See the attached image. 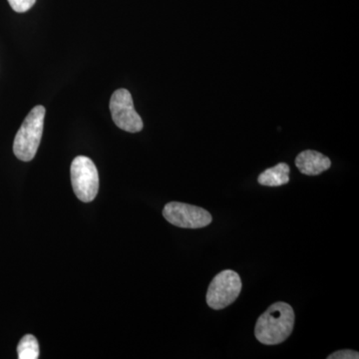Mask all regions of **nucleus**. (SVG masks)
I'll return each mask as SVG.
<instances>
[{"label": "nucleus", "instance_id": "f257e3e1", "mask_svg": "<svg viewBox=\"0 0 359 359\" xmlns=\"http://www.w3.org/2000/svg\"><path fill=\"white\" fill-rule=\"evenodd\" d=\"M294 325V309L287 302H278L271 304L259 316L255 327V335L261 344L276 346L289 339Z\"/></svg>", "mask_w": 359, "mask_h": 359}, {"label": "nucleus", "instance_id": "f03ea898", "mask_svg": "<svg viewBox=\"0 0 359 359\" xmlns=\"http://www.w3.org/2000/svg\"><path fill=\"white\" fill-rule=\"evenodd\" d=\"M45 108L35 106L25 118L13 142V152L18 159L29 162L36 155L43 134Z\"/></svg>", "mask_w": 359, "mask_h": 359}, {"label": "nucleus", "instance_id": "39448f33", "mask_svg": "<svg viewBox=\"0 0 359 359\" xmlns=\"http://www.w3.org/2000/svg\"><path fill=\"white\" fill-rule=\"evenodd\" d=\"M163 216L170 224L183 229H202L212 222V215L207 210L180 202L168 203Z\"/></svg>", "mask_w": 359, "mask_h": 359}, {"label": "nucleus", "instance_id": "6e6552de", "mask_svg": "<svg viewBox=\"0 0 359 359\" xmlns=\"http://www.w3.org/2000/svg\"><path fill=\"white\" fill-rule=\"evenodd\" d=\"M290 168L285 163H280L275 167L269 168L259 175L257 182L262 186L280 187L290 182Z\"/></svg>", "mask_w": 359, "mask_h": 359}, {"label": "nucleus", "instance_id": "7ed1b4c3", "mask_svg": "<svg viewBox=\"0 0 359 359\" xmlns=\"http://www.w3.org/2000/svg\"><path fill=\"white\" fill-rule=\"evenodd\" d=\"M242 287V280L238 273L231 269H224L210 283L205 295L208 306L216 311L228 308L238 299Z\"/></svg>", "mask_w": 359, "mask_h": 359}, {"label": "nucleus", "instance_id": "0eeeda50", "mask_svg": "<svg viewBox=\"0 0 359 359\" xmlns=\"http://www.w3.org/2000/svg\"><path fill=\"white\" fill-rule=\"evenodd\" d=\"M295 166L302 174L318 176L332 166V161L318 151L306 150L297 155Z\"/></svg>", "mask_w": 359, "mask_h": 359}, {"label": "nucleus", "instance_id": "1a4fd4ad", "mask_svg": "<svg viewBox=\"0 0 359 359\" xmlns=\"http://www.w3.org/2000/svg\"><path fill=\"white\" fill-rule=\"evenodd\" d=\"M18 358L37 359L39 358V344L32 334L25 335L18 346Z\"/></svg>", "mask_w": 359, "mask_h": 359}, {"label": "nucleus", "instance_id": "9b49d317", "mask_svg": "<svg viewBox=\"0 0 359 359\" xmlns=\"http://www.w3.org/2000/svg\"><path fill=\"white\" fill-rule=\"evenodd\" d=\"M327 359H358L359 353L358 351H351V349H342L328 355Z\"/></svg>", "mask_w": 359, "mask_h": 359}, {"label": "nucleus", "instance_id": "20e7f679", "mask_svg": "<svg viewBox=\"0 0 359 359\" xmlns=\"http://www.w3.org/2000/svg\"><path fill=\"white\" fill-rule=\"evenodd\" d=\"M71 182L78 199L92 202L98 194L99 175L93 161L85 156H78L71 164Z\"/></svg>", "mask_w": 359, "mask_h": 359}, {"label": "nucleus", "instance_id": "9d476101", "mask_svg": "<svg viewBox=\"0 0 359 359\" xmlns=\"http://www.w3.org/2000/svg\"><path fill=\"white\" fill-rule=\"evenodd\" d=\"M36 0H8L9 6L18 13H26L34 6Z\"/></svg>", "mask_w": 359, "mask_h": 359}, {"label": "nucleus", "instance_id": "423d86ee", "mask_svg": "<svg viewBox=\"0 0 359 359\" xmlns=\"http://www.w3.org/2000/svg\"><path fill=\"white\" fill-rule=\"evenodd\" d=\"M110 111L116 126L130 133L142 131L144 124L134 108L133 98L128 90H116L111 97Z\"/></svg>", "mask_w": 359, "mask_h": 359}]
</instances>
